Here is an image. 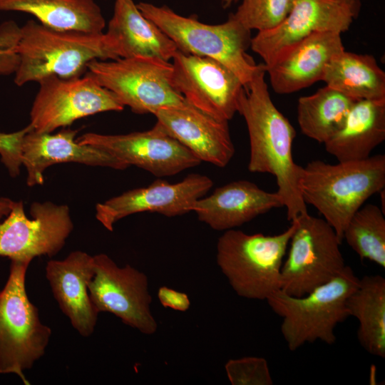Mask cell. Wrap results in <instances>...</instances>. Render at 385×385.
Here are the masks:
<instances>
[{
  "label": "cell",
  "mask_w": 385,
  "mask_h": 385,
  "mask_svg": "<svg viewBox=\"0 0 385 385\" xmlns=\"http://www.w3.org/2000/svg\"><path fill=\"white\" fill-rule=\"evenodd\" d=\"M266 68L260 64L242 98L239 113L245 118L250 138L248 170L276 178L290 222L308 213L298 185L300 165L294 163V127L273 103L265 80Z\"/></svg>",
  "instance_id": "cell-1"
},
{
  "label": "cell",
  "mask_w": 385,
  "mask_h": 385,
  "mask_svg": "<svg viewBox=\"0 0 385 385\" xmlns=\"http://www.w3.org/2000/svg\"><path fill=\"white\" fill-rule=\"evenodd\" d=\"M16 50L19 62L14 81L18 86L51 76L79 77L93 60L120 58L106 33L53 29L34 20L21 26Z\"/></svg>",
  "instance_id": "cell-2"
},
{
  "label": "cell",
  "mask_w": 385,
  "mask_h": 385,
  "mask_svg": "<svg viewBox=\"0 0 385 385\" xmlns=\"http://www.w3.org/2000/svg\"><path fill=\"white\" fill-rule=\"evenodd\" d=\"M299 189L304 202L314 207L340 240L354 214L385 187V155L330 164L316 160L301 167Z\"/></svg>",
  "instance_id": "cell-3"
},
{
  "label": "cell",
  "mask_w": 385,
  "mask_h": 385,
  "mask_svg": "<svg viewBox=\"0 0 385 385\" xmlns=\"http://www.w3.org/2000/svg\"><path fill=\"white\" fill-rule=\"evenodd\" d=\"M142 14L158 26L182 52L215 59L230 68L247 88L260 64L246 51L250 46L251 31L232 14L220 24H207L197 19L175 13L167 6L148 2L136 4Z\"/></svg>",
  "instance_id": "cell-4"
},
{
  "label": "cell",
  "mask_w": 385,
  "mask_h": 385,
  "mask_svg": "<svg viewBox=\"0 0 385 385\" xmlns=\"http://www.w3.org/2000/svg\"><path fill=\"white\" fill-rule=\"evenodd\" d=\"M359 281L346 265L337 277L304 296H292L282 289L273 292L266 301L282 319L281 333L289 349L295 351L318 340L335 343L334 329L349 317L346 302Z\"/></svg>",
  "instance_id": "cell-5"
},
{
  "label": "cell",
  "mask_w": 385,
  "mask_h": 385,
  "mask_svg": "<svg viewBox=\"0 0 385 385\" xmlns=\"http://www.w3.org/2000/svg\"><path fill=\"white\" fill-rule=\"evenodd\" d=\"M294 222L275 235L231 229L217 243L216 261L234 292L250 299L266 300L281 288V268Z\"/></svg>",
  "instance_id": "cell-6"
},
{
  "label": "cell",
  "mask_w": 385,
  "mask_h": 385,
  "mask_svg": "<svg viewBox=\"0 0 385 385\" xmlns=\"http://www.w3.org/2000/svg\"><path fill=\"white\" fill-rule=\"evenodd\" d=\"M29 264L11 261L9 277L0 290V374H14L25 385L30 383L24 371L44 354L51 335L26 292Z\"/></svg>",
  "instance_id": "cell-7"
},
{
  "label": "cell",
  "mask_w": 385,
  "mask_h": 385,
  "mask_svg": "<svg viewBox=\"0 0 385 385\" xmlns=\"http://www.w3.org/2000/svg\"><path fill=\"white\" fill-rule=\"evenodd\" d=\"M87 74L135 113L154 114L160 108L185 102L173 85L171 62L160 58L93 60L87 66Z\"/></svg>",
  "instance_id": "cell-8"
},
{
  "label": "cell",
  "mask_w": 385,
  "mask_h": 385,
  "mask_svg": "<svg viewBox=\"0 0 385 385\" xmlns=\"http://www.w3.org/2000/svg\"><path fill=\"white\" fill-rule=\"evenodd\" d=\"M292 222L295 229L281 268L280 289L302 297L337 277L346 265L342 241L324 218L307 213Z\"/></svg>",
  "instance_id": "cell-9"
},
{
  "label": "cell",
  "mask_w": 385,
  "mask_h": 385,
  "mask_svg": "<svg viewBox=\"0 0 385 385\" xmlns=\"http://www.w3.org/2000/svg\"><path fill=\"white\" fill-rule=\"evenodd\" d=\"M38 84L30 111L29 125L36 132L52 133L76 120L125 108L110 91L88 74L71 78L51 76Z\"/></svg>",
  "instance_id": "cell-10"
},
{
  "label": "cell",
  "mask_w": 385,
  "mask_h": 385,
  "mask_svg": "<svg viewBox=\"0 0 385 385\" xmlns=\"http://www.w3.org/2000/svg\"><path fill=\"white\" fill-rule=\"evenodd\" d=\"M29 218L22 201L14 202L0 223V257L30 262L36 257L56 255L73 229L69 208L51 202H34Z\"/></svg>",
  "instance_id": "cell-11"
},
{
  "label": "cell",
  "mask_w": 385,
  "mask_h": 385,
  "mask_svg": "<svg viewBox=\"0 0 385 385\" xmlns=\"http://www.w3.org/2000/svg\"><path fill=\"white\" fill-rule=\"evenodd\" d=\"M94 274L88 289L99 312H110L125 324L144 334L156 332L158 323L150 311L152 297L145 274L130 265L119 267L107 255L93 256Z\"/></svg>",
  "instance_id": "cell-12"
},
{
  "label": "cell",
  "mask_w": 385,
  "mask_h": 385,
  "mask_svg": "<svg viewBox=\"0 0 385 385\" xmlns=\"http://www.w3.org/2000/svg\"><path fill=\"white\" fill-rule=\"evenodd\" d=\"M171 63L173 85L188 103L221 120L229 121L239 113L245 88L230 68L178 50Z\"/></svg>",
  "instance_id": "cell-13"
},
{
  "label": "cell",
  "mask_w": 385,
  "mask_h": 385,
  "mask_svg": "<svg viewBox=\"0 0 385 385\" xmlns=\"http://www.w3.org/2000/svg\"><path fill=\"white\" fill-rule=\"evenodd\" d=\"M76 141L101 148L128 166H137L157 177L173 176L201 163L157 123L150 130L127 134L87 133Z\"/></svg>",
  "instance_id": "cell-14"
},
{
  "label": "cell",
  "mask_w": 385,
  "mask_h": 385,
  "mask_svg": "<svg viewBox=\"0 0 385 385\" xmlns=\"http://www.w3.org/2000/svg\"><path fill=\"white\" fill-rule=\"evenodd\" d=\"M359 10L338 0H295L287 17L276 27L258 31L250 47L269 66L312 34L348 31Z\"/></svg>",
  "instance_id": "cell-15"
},
{
  "label": "cell",
  "mask_w": 385,
  "mask_h": 385,
  "mask_svg": "<svg viewBox=\"0 0 385 385\" xmlns=\"http://www.w3.org/2000/svg\"><path fill=\"white\" fill-rule=\"evenodd\" d=\"M213 185L207 175L191 173L176 183L158 179L150 185L124 192L96 206V217L109 231L116 222L128 215L156 212L171 217L191 212L198 199Z\"/></svg>",
  "instance_id": "cell-16"
},
{
  "label": "cell",
  "mask_w": 385,
  "mask_h": 385,
  "mask_svg": "<svg viewBox=\"0 0 385 385\" xmlns=\"http://www.w3.org/2000/svg\"><path fill=\"white\" fill-rule=\"evenodd\" d=\"M157 123L188 148L201 162L225 167L235 154L228 121L217 119L183 103L163 108L153 114Z\"/></svg>",
  "instance_id": "cell-17"
},
{
  "label": "cell",
  "mask_w": 385,
  "mask_h": 385,
  "mask_svg": "<svg viewBox=\"0 0 385 385\" xmlns=\"http://www.w3.org/2000/svg\"><path fill=\"white\" fill-rule=\"evenodd\" d=\"M29 126L21 141V160L27 170L26 183L30 187L43 185L45 170L58 163H77L120 170L129 167L101 148L79 144L75 140L77 130L63 129L51 134L36 132Z\"/></svg>",
  "instance_id": "cell-18"
},
{
  "label": "cell",
  "mask_w": 385,
  "mask_h": 385,
  "mask_svg": "<svg viewBox=\"0 0 385 385\" xmlns=\"http://www.w3.org/2000/svg\"><path fill=\"white\" fill-rule=\"evenodd\" d=\"M283 206L277 192H267L254 183L242 180L218 187L209 196L198 199L191 212L212 229L226 231Z\"/></svg>",
  "instance_id": "cell-19"
},
{
  "label": "cell",
  "mask_w": 385,
  "mask_h": 385,
  "mask_svg": "<svg viewBox=\"0 0 385 385\" xmlns=\"http://www.w3.org/2000/svg\"><path fill=\"white\" fill-rule=\"evenodd\" d=\"M93 274V256L82 251H73L62 260H51L46 266V277L61 310L85 337L94 332L99 314L88 289Z\"/></svg>",
  "instance_id": "cell-20"
},
{
  "label": "cell",
  "mask_w": 385,
  "mask_h": 385,
  "mask_svg": "<svg viewBox=\"0 0 385 385\" xmlns=\"http://www.w3.org/2000/svg\"><path fill=\"white\" fill-rule=\"evenodd\" d=\"M341 34H312L265 66L273 91L289 94L322 81L327 63L344 50Z\"/></svg>",
  "instance_id": "cell-21"
},
{
  "label": "cell",
  "mask_w": 385,
  "mask_h": 385,
  "mask_svg": "<svg viewBox=\"0 0 385 385\" xmlns=\"http://www.w3.org/2000/svg\"><path fill=\"white\" fill-rule=\"evenodd\" d=\"M106 34L120 58L147 56L170 61L178 51L174 41L145 18L133 0H115Z\"/></svg>",
  "instance_id": "cell-22"
},
{
  "label": "cell",
  "mask_w": 385,
  "mask_h": 385,
  "mask_svg": "<svg viewBox=\"0 0 385 385\" xmlns=\"http://www.w3.org/2000/svg\"><path fill=\"white\" fill-rule=\"evenodd\" d=\"M385 140V99L357 100L325 150L339 162L360 160Z\"/></svg>",
  "instance_id": "cell-23"
},
{
  "label": "cell",
  "mask_w": 385,
  "mask_h": 385,
  "mask_svg": "<svg viewBox=\"0 0 385 385\" xmlns=\"http://www.w3.org/2000/svg\"><path fill=\"white\" fill-rule=\"evenodd\" d=\"M0 11L29 14L57 30L101 33L106 26L101 9L93 0H0Z\"/></svg>",
  "instance_id": "cell-24"
},
{
  "label": "cell",
  "mask_w": 385,
  "mask_h": 385,
  "mask_svg": "<svg viewBox=\"0 0 385 385\" xmlns=\"http://www.w3.org/2000/svg\"><path fill=\"white\" fill-rule=\"evenodd\" d=\"M349 316L358 322L357 339L370 354L385 358V279L365 275L346 302Z\"/></svg>",
  "instance_id": "cell-25"
},
{
  "label": "cell",
  "mask_w": 385,
  "mask_h": 385,
  "mask_svg": "<svg viewBox=\"0 0 385 385\" xmlns=\"http://www.w3.org/2000/svg\"><path fill=\"white\" fill-rule=\"evenodd\" d=\"M322 81L355 100L385 99V73L372 55L342 51L327 63Z\"/></svg>",
  "instance_id": "cell-26"
},
{
  "label": "cell",
  "mask_w": 385,
  "mask_h": 385,
  "mask_svg": "<svg viewBox=\"0 0 385 385\" xmlns=\"http://www.w3.org/2000/svg\"><path fill=\"white\" fill-rule=\"evenodd\" d=\"M356 101L328 86L300 97L297 114L302 133L319 143H326L343 125Z\"/></svg>",
  "instance_id": "cell-27"
},
{
  "label": "cell",
  "mask_w": 385,
  "mask_h": 385,
  "mask_svg": "<svg viewBox=\"0 0 385 385\" xmlns=\"http://www.w3.org/2000/svg\"><path fill=\"white\" fill-rule=\"evenodd\" d=\"M344 239L361 260L385 268V218L379 207L361 206L347 223Z\"/></svg>",
  "instance_id": "cell-28"
},
{
  "label": "cell",
  "mask_w": 385,
  "mask_h": 385,
  "mask_svg": "<svg viewBox=\"0 0 385 385\" xmlns=\"http://www.w3.org/2000/svg\"><path fill=\"white\" fill-rule=\"evenodd\" d=\"M295 0H242L232 14L249 30L267 31L277 26L289 14Z\"/></svg>",
  "instance_id": "cell-29"
},
{
  "label": "cell",
  "mask_w": 385,
  "mask_h": 385,
  "mask_svg": "<svg viewBox=\"0 0 385 385\" xmlns=\"http://www.w3.org/2000/svg\"><path fill=\"white\" fill-rule=\"evenodd\" d=\"M232 385H272L268 363L262 357L246 356L230 359L225 365Z\"/></svg>",
  "instance_id": "cell-30"
},
{
  "label": "cell",
  "mask_w": 385,
  "mask_h": 385,
  "mask_svg": "<svg viewBox=\"0 0 385 385\" xmlns=\"http://www.w3.org/2000/svg\"><path fill=\"white\" fill-rule=\"evenodd\" d=\"M20 28L13 20L0 24V76L14 74L18 68Z\"/></svg>",
  "instance_id": "cell-31"
},
{
  "label": "cell",
  "mask_w": 385,
  "mask_h": 385,
  "mask_svg": "<svg viewBox=\"0 0 385 385\" xmlns=\"http://www.w3.org/2000/svg\"><path fill=\"white\" fill-rule=\"evenodd\" d=\"M158 298L163 307L175 311L185 312L190 306L188 294L165 286L158 289Z\"/></svg>",
  "instance_id": "cell-32"
},
{
  "label": "cell",
  "mask_w": 385,
  "mask_h": 385,
  "mask_svg": "<svg viewBox=\"0 0 385 385\" xmlns=\"http://www.w3.org/2000/svg\"><path fill=\"white\" fill-rule=\"evenodd\" d=\"M14 201L9 198H0V219L9 213Z\"/></svg>",
  "instance_id": "cell-33"
},
{
  "label": "cell",
  "mask_w": 385,
  "mask_h": 385,
  "mask_svg": "<svg viewBox=\"0 0 385 385\" xmlns=\"http://www.w3.org/2000/svg\"><path fill=\"white\" fill-rule=\"evenodd\" d=\"M238 1L239 0H221V4L224 9H227L237 3Z\"/></svg>",
  "instance_id": "cell-34"
},
{
  "label": "cell",
  "mask_w": 385,
  "mask_h": 385,
  "mask_svg": "<svg viewBox=\"0 0 385 385\" xmlns=\"http://www.w3.org/2000/svg\"><path fill=\"white\" fill-rule=\"evenodd\" d=\"M338 1L345 2L346 4L352 5L354 7L358 8V9H360V1L359 0H338Z\"/></svg>",
  "instance_id": "cell-35"
}]
</instances>
